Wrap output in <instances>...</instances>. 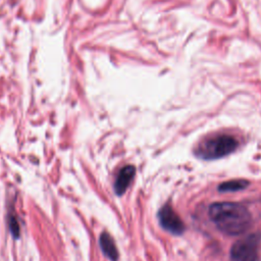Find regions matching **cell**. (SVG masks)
Listing matches in <instances>:
<instances>
[{
  "label": "cell",
  "instance_id": "cell-1",
  "mask_svg": "<svg viewBox=\"0 0 261 261\" xmlns=\"http://www.w3.org/2000/svg\"><path fill=\"white\" fill-rule=\"evenodd\" d=\"M208 215L218 230L231 237L246 232L252 224L250 211L236 202H214L209 206Z\"/></svg>",
  "mask_w": 261,
  "mask_h": 261
},
{
  "label": "cell",
  "instance_id": "cell-2",
  "mask_svg": "<svg viewBox=\"0 0 261 261\" xmlns=\"http://www.w3.org/2000/svg\"><path fill=\"white\" fill-rule=\"evenodd\" d=\"M238 146V140L230 135H214L205 139L198 145L196 154L206 160L217 159L232 153Z\"/></svg>",
  "mask_w": 261,
  "mask_h": 261
},
{
  "label": "cell",
  "instance_id": "cell-3",
  "mask_svg": "<svg viewBox=\"0 0 261 261\" xmlns=\"http://www.w3.org/2000/svg\"><path fill=\"white\" fill-rule=\"evenodd\" d=\"M261 244V234L254 232L237 241L230 249L231 261H257Z\"/></svg>",
  "mask_w": 261,
  "mask_h": 261
},
{
  "label": "cell",
  "instance_id": "cell-4",
  "mask_svg": "<svg viewBox=\"0 0 261 261\" xmlns=\"http://www.w3.org/2000/svg\"><path fill=\"white\" fill-rule=\"evenodd\" d=\"M160 225L172 234H180L185 230V224L173 208L166 204L161 207L158 212Z\"/></svg>",
  "mask_w": 261,
  "mask_h": 261
},
{
  "label": "cell",
  "instance_id": "cell-5",
  "mask_svg": "<svg viewBox=\"0 0 261 261\" xmlns=\"http://www.w3.org/2000/svg\"><path fill=\"white\" fill-rule=\"evenodd\" d=\"M136 169L133 165H126L121 168L114 181V192L116 195H122L134 178Z\"/></svg>",
  "mask_w": 261,
  "mask_h": 261
},
{
  "label": "cell",
  "instance_id": "cell-6",
  "mask_svg": "<svg viewBox=\"0 0 261 261\" xmlns=\"http://www.w3.org/2000/svg\"><path fill=\"white\" fill-rule=\"evenodd\" d=\"M100 247L104 255L112 261H115L118 257V253L116 250V246L112 240V238L107 233L103 232L100 236Z\"/></svg>",
  "mask_w": 261,
  "mask_h": 261
},
{
  "label": "cell",
  "instance_id": "cell-7",
  "mask_svg": "<svg viewBox=\"0 0 261 261\" xmlns=\"http://www.w3.org/2000/svg\"><path fill=\"white\" fill-rule=\"evenodd\" d=\"M248 186V181L244 179H231L228 181L222 182L219 187L218 190L222 193L224 192H237L245 189Z\"/></svg>",
  "mask_w": 261,
  "mask_h": 261
}]
</instances>
